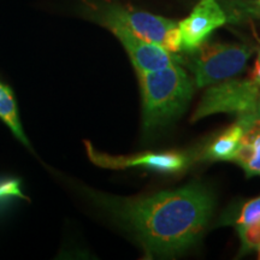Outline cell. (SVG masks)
I'll use <instances>...</instances> for the list:
<instances>
[{"label": "cell", "mask_w": 260, "mask_h": 260, "mask_svg": "<svg viewBox=\"0 0 260 260\" xmlns=\"http://www.w3.org/2000/svg\"><path fill=\"white\" fill-rule=\"evenodd\" d=\"M0 119L9 126L17 140H19L27 148H30V144H29L27 136L24 135L23 128L19 121L14 93L8 84L3 82L2 80H0Z\"/></svg>", "instance_id": "8fae6325"}, {"label": "cell", "mask_w": 260, "mask_h": 260, "mask_svg": "<svg viewBox=\"0 0 260 260\" xmlns=\"http://www.w3.org/2000/svg\"><path fill=\"white\" fill-rule=\"evenodd\" d=\"M241 239V252L247 253L260 247V218L248 225L236 226Z\"/></svg>", "instance_id": "7c38bea8"}, {"label": "cell", "mask_w": 260, "mask_h": 260, "mask_svg": "<svg viewBox=\"0 0 260 260\" xmlns=\"http://www.w3.org/2000/svg\"><path fill=\"white\" fill-rule=\"evenodd\" d=\"M234 160L245 170L247 177L260 176V118L258 117L247 124Z\"/></svg>", "instance_id": "9c48e42d"}, {"label": "cell", "mask_w": 260, "mask_h": 260, "mask_svg": "<svg viewBox=\"0 0 260 260\" xmlns=\"http://www.w3.org/2000/svg\"><path fill=\"white\" fill-rule=\"evenodd\" d=\"M245 133V125L240 121L224 130L206 149V158L211 160H234Z\"/></svg>", "instance_id": "30bf717a"}, {"label": "cell", "mask_w": 260, "mask_h": 260, "mask_svg": "<svg viewBox=\"0 0 260 260\" xmlns=\"http://www.w3.org/2000/svg\"><path fill=\"white\" fill-rule=\"evenodd\" d=\"M260 105V86L252 79L232 80L214 83L204 94L191 121H199L213 113L228 112L242 116H256Z\"/></svg>", "instance_id": "277c9868"}, {"label": "cell", "mask_w": 260, "mask_h": 260, "mask_svg": "<svg viewBox=\"0 0 260 260\" xmlns=\"http://www.w3.org/2000/svg\"><path fill=\"white\" fill-rule=\"evenodd\" d=\"M98 21L109 28L122 42L130 60L134 65L136 74L160 70L175 63L170 52L158 45L142 40L123 22L110 14L106 9H104L98 15Z\"/></svg>", "instance_id": "5b68a950"}, {"label": "cell", "mask_w": 260, "mask_h": 260, "mask_svg": "<svg viewBox=\"0 0 260 260\" xmlns=\"http://www.w3.org/2000/svg\"><path fill=\"white\" fill-rule=\"evenodd\" d=\"M226 22L224 11L216 0H200L191 14L178 23L182 48L191 52L199 47L214 29Z\"/></svg>", "instance_id": "52a82bcc"}, {"label": "cell", "mask_w": 260, "mask_h": 260, "mask_svg": "<svg viewBox=\"0 0 260 260\" xmlns=\"http://www.w3.org/2000/svg\"><path fill=\"white\" fill-rule=\"evenodd\" d=\"M259 4H260V0H259Z\"/></svg>", "instance_id": "9a60e30c"}, {"label": "cell", "mask_w": 260, "mask_h": 260, "mask_svg": "<svg viewBox=\"0 0 260 260\" xmlns=\"http://www.w3.org/2000/svg\"><path fill=\"white\" fill-rule=\"evenodd\" d=\"M253 50L245 45L211 44L204 41L191 52L189 65L197 87L230 80L245 69Z\"/></svg>", "instance_id": "3957f363"}, {"label": "cell", "mask_w": 260, "mask_h": 260, "mask_svg": "<svg viewBox=\"0 0 260 260\" xmlns=\"http://www.w3.org/2000/svg\"><path fill=\"white\" fill-rule=\"evenodd\" d=\"M142 95V116L146 133L167 125L186 110L194 92L188 74L180 65L139 73Z\"/></svg>", "instance_id": "7a4b0ae2"}, {"label": "cell", "mask_w": 260, "mask_h": 260, "mask_svg": "<svg viewBox=\"0 0 260 260\" xmlns=\"http://www.w3.org/2000/svg\"><path fill=\"white\" fill-rule=\"evenodd\" d=\"M88 149L89 158L104 168L111 169H125V168H138L142 167L148 170H154L158 172H177L183 170L187 167V155L178 153V152H164V153H142L136 155H128V157H112L103 153H98L94 151L92 145L86 142Z\"/></svg>", "instance_id": "ba28073f"}, {"label": "cell", "mask_w": 260, "mask_h": 260, "mask_svg": "<svg viewBox=\"0 0 260 260\" xmlns=\"http://www.w3.org/2000/svg\"><path fill=\"white\" fill-rule=\"evenodd\" d=\"M87 193L138 237L149 258L175 255L190 247L203 234L213 210L212 195L201 186L134 199Z\"/></svg>", "instance_id": "6da1fadb"}, {"label": "cell", "mask_w": 260, "mask_h": 260, "mask_svg": "<svg viewBox=\"0 0 260 260\" xmlns=\"http://www.w3.org/2000/svg\"><path fill=\"white\" fill-rule=\"evenodd\" d=\"M258 259H260V251H258Z\"/></svg>", "instance_id": "5bb4252c"}, {"label": "cell", "mask_w": 260, "mask_h": 260, "mask_svg": "<svg viewBox=\"0 0 260 260\" xmlns=\"http://www.w3.org/2000/svg\"><path fill=\"white\" fill-rule=\"evenodd\" d=\"M260 218V197H256L254 199L246 201L242 205L241 210H240L239 216L235 220L236 226L248 225L256 219Z\"/></svg>", "instance_id": "4fadbf2b"}, {"label": "cell", "mask_w": 260, "mask_h": 260, "mask_svg": "<svg viewBox=\"0 0 260 260\" xmlns=\"http://www.w3.org/2000/svg\"><path fill=\"white\" fill-rule=\"evenodd\" d=\"M106 10L142 40L158 45L170 53H177L182 50L181 31L176 22L148 12L118 6H111Z\"/></svg>", "instance_id": "8992f818"}]
</instances>
